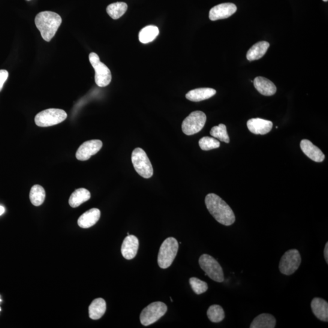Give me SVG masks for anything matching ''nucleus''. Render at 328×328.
<instances>
[{
  "instance_id": "1",
  "label": "nucleus",
  "mask_w": 328,
  "mask_h": 328,
  "mask_svg": "<svg viewBox=\"0 0 328 328\" xmlns=\"http://www.w3.org/2000/svg\"><path fill=\"white\" fill-rule=\"evenodd\" d=\"M205 203L210 214L219 223L229 226L236 222V215L232 209L217 195H207Z\"/></svg>"
},
{
  "instance_id": "2",
  "label": "nucleus",
  "mask_w": 328,
  "mask_h": 328,
  "mask_svg": "<svg viewBox=\"0 0 328 328\" xmlns=\"http://www.w3.org/2000/svg\"><path fill=\"white\" fill-rule=\"evenodd\" d=\"M62 22L61 17L51 11L41 12L35 19L36 27L40 31L43 40L48 42L52 40Z\"/></svg>"
},
{
  "instance_id": "3",
  "label": "nucleus",
  "mask_w": 328,
  "mask_h": 328,
  "mask_svg": "<svg viewBox=\"0 0 328 328\" xmlns=\"http://www.w3.org/2000/svg\"><path fill=\"white\" fill-rule=\"evenodd\" d=\"M179 249L177 241L173 237L168 238L162 244L159 249L158 263L162 269L169 267L175 258Z\"/></svg>"
},
{
  "instance_id": "4",
  "label": "nucleus",
  "mask_w": 328,
  "mask_h": 328,
  "mask_svg": "<svg viewBox=\"0 0 328 328\" xmlns=\"http://www.w3.org/2000/svg\"><path fill=\"white\" fill-rule=\"evenodd\" d=\"M199 264L205 275L209 276L213 281L218 283L223 282L224 276L223 270L214 258L208 254H203L199 259Z\"/></svg>"
},
{
  "instance_id": "5",
  "label": "nucleus",
  "mask_w": 328,
  "mask_h": 328,
  "mask_svg": "<svg viewBox=\"0 0 328 328\" xmlns=\"http://www.w3.org/2000/svg\"><path fill=\"white\" fill-rule=\"evenodd\" d=\"M67 118V114L64 110L50 108L38 113L35 117V122L40 127H48L59 124Z\"/></svg>"
},
{
  "instance_id": "6",
  "label": "nucleus",
  "mask_w": 328,
  "mask_h": 328,
  "mask_svg": "<svg viewBox=\"0 0 328 328\" xmlns=\"http://www.w3.org/2000/svg\"><path fill=\"white\" fill-rule=\"evenodd\" d=\"M131 161L135 170L140 176L148 179L153 174V168L151 162L146 153L140 148L133 150L131 155Z\"/></svg>"
},
{
  "instance_id": "7",
  "label": "nucleus",
  "mask_w": 328,
  "mask_h": 328,
  "mask_svg": "<svg viewBox=\"0 0 328 328\" xmlns=\"http://www.w3.org/2000/svg\"><path fill=\"white\" fill-rule=\"evenodd\" d=\"M89 60L95 71V82L100 87L107 86L111 83V76L110 69L104 63L101 62L98 54L91 53L89 55Z\"/></svg>"
},
{
  "instance_id": "8",
  "label": "nucleus",
  "mask_w": 328,
  "mask_h": 328,
  "mask_svg": "<svg viewBox=\"0 0 328 328\" xmlns=\"http://www.w3.org/2000/svg\"><path fill=\"white\" fill-rule=\"evenodd\" d=\"M302 263V257L297 249H290L282 256L279 264V271L283 274L291 275L297 271Z\"/></svg>"
},
{
  "instance_id": "9",
  "label": "nucleus",
  "mask_w": 328,
  "mask_h": 328,
  "mask_svg": "<svg viewBox=\"0 0 328 328\" xmlns=\"http://www.w3.org/2000/svg\"><path fill=\"white\" fill-rule=\"evenodd\" d=\"M167 311V306L165 303L156 302L150 304L143 309L140 315V320L144 326H149L160 319Z\"/></svg>"
},
{
  "instance_id": "10",
  "label": "nucleus",
  "mask_w": 328,
  "mask_h": 328,
  "mask_svg": "<svg viewBox=\"0 0 328 328\" xmlns=\"http://www.w3.org/2000/svg\"><path fill=\"white\" fill-rule=\"evenodd\" d=\"M207 120L205 113L201 111H196L183 120L182 124L183 133L186 135H194L204 128Z\"/></svg>"
},
{
  "instance_id": "11",
  "label": "nucleus",
  "mask_w": 328,
  "mask_h": 328,
  "mask_svg": "<svg viewBox=\"0 0 328 328\" xmlns=\"http://www.w3.org/2000/svg\"><path fill=\"white\" fill-rule=\"evenodd\" d=\"M103 144L100 140H90L80 146L76 153L78 160L85 161L88 160L92 156L98 153L102 149Z\"/></svg>"
},
{
  "instance_id": "12",
  "label": "nucleus",
  "mask_w": 328,
  "mask_h": 328,
  "mask_svg": "<svg viewBox=\"0 0 328 328\" xmlns=\"http://www.w3.org/2000/svg\"><path fill=\"white\" fill-rule=\"evenodd\" d=\"M237 10L236 5L231 3L218 5L210 10L209 19L212 21L227 19L236 13Z\"/></svg>"
},
{
  "instance_id": "13",
  "label": "nucleus",
  "mask_w": 328,
  "mask_h": 328,
  "mask_svg": "<svg viewBox=\"0 0 328 328\" xmlns=\"http://www.w3.org/2000/svg\"><path fill=\"white\" fill-rule=\"evenodd\" d=\"M139 240L136 236L129 235L123 240L121 247V252L126 260H132L137 255L139 249Z\"/></svg>"
},
{
  "instance_id": "14",
  "label": "nucleus",
  "mask_w": 328,
  "mask_h": 328,
  "mask_svg": "<svg viewBox=\"0 0 328 328\" xmlns=\"http://www.w3.org/2000/svg\"><path fill=\"white\" fill-rule=\"evenodd\" d=\"M247 126L253 134L264 135L271 131L273 123L270 120L253 118L248 120Z\"/></svg>"
},
{
  "instance_id": "15",
  "label": "nucleus",
  "mask_w": 328,
  "mask_h": 328,
  "mask_svg": "<svg viewBox=\"0 0 328 328\" xmlns=\"http://www.w3.org/2000/svg\"><path fill=\"white\" fill-rule=\"evenodd\" d=\"M300 148L305 155L311 160L317 162H321L324 161L325 156L323 153L317 146L314 145L311 141L307 139L302 140L300 143Z\"/></svg>"
},
{
  "instance_id": "16",
  "label": "nucleus",
  "mask_w": 328,
  "mask_h": 328,
  "mask_svg": "<svg viewBox=\"0 0 328 328\" xmlns=\"http://www.w3.org/2000/svg\"><path fill=\"white\" fill-rule=\"evenodd\" d=\"M100 217V210L93 208L81 215L78 219L77 223L81 228H88L97 223Z\"/></svg>"
},
{
  "instance_id": "17",
  "label": "nucleus",
  "mask_w": 328,
  "mask_h": 328,
  "mask_svg": "<svg viewBox=\"0 0 328 328\" xmlns=\"http://www.w3.org/2000/svg\"><path fill=\"white\" fill-rule=\"evenodd\" d=\"M311 306L316 317L321 321H328V303L326 300L315 297L312 300Z\"/></svg>"
},
{
  "instance_id": "18",
  "label": "nucleus",
  "mask_w": 328,
  "mask_h": 328,
  "mask_svg": "<svg viewBox=\"0 0 328 328\" xmlns=\"http://www.w3.org/2000/svg\"><path fill=\"white\" fill-rule=\"evenodd\" d=\"M254 86L262 95L270 96L275 94L276 88L271 81L263 77H256L254 80Z\"/></svg>"
},
{
  "instance_id": "19",
  "label": "nucleus",
  "mask_w": 328,
  "mask_h": 328,
  "mask_svg": "<svg viewBox=\"0 0 328 328\" xmlns=\"http://www.w3.org/2000/svg\"><path fill=\"white\" fill-rule=\"evenodd\" d=\"M216 93V90L209 88H201L191 90L185 97L192 102H200L211 98Z\"/></svg>"
},
{
  "instance_id": "20",
  "label": "nucleus",
  "mask_w": 328,
  "mask_h": 328,
  "mask_svg": "<svg viewBox=\"0 0 328 328\" xmlns=\"http://www.w3.org/2000/svg\"><path fill=\"white\" fill-rule=\"evenodd\" d=\"M270 44L268 42L262 41L253 45L247 53V59L249 61H254L258 60L264 56L269 48Z\"/></svg>"
},
{
  "instance_id": "21",
  "label": "nucleus",
  "mask_w": 328,
  "mask_h": 328,
  "mask_svg": "<svg viewBox=\"0 0 328 328\" xmlns=\"http://www.w3.org/2000/svg\"><path fill=\"white\" fill-rule=\"evenodd\" d=\"M107 304L105 300L99 298L92 301L89 307V317L92 320H99L105 314Z\"/></svg>"
},
{
  "instance_id": "22",
  "label": "nucleus",
  "mask_w": 328,
  "mask_h": 328,
  "mask_svg": "<svg viewBox=\"0 0 328 328\" xmlns=\"http://www.w3.org/2000/svg\"><path fill=\"white\" fill-rule=\"evenodd\" d=\"M276 319L269 314H261L256 317L252 321L251 328H274L276 326Z\"/></svg>"
},
{
  "instance_id": "23",
  "label": "nucleus",
  "mask_w": 328,
  "mask_h": 328,
  "mask_svg": "<svg viewBox=\"0 0 328 328\" xmlns=\"http://www.w3.org/2000/svg\"><path fill=\"white\" fill-rule=\"evenodd\" d=\"M91 198V194L85 189L80 188L75 191L71 195L69 204L73 208H76Z\"/></svg>"
},
{
  "instance_id": "24",
  "label": "nucleus",
  "mask_w": 328,
  "mask_h": 328,
  "mask_svg": "<svg viewBox=\"0 0 328 328\" xmlns=\"http://www.w3.org/2000/svg\"><path fill=\"white\" fill-rule=\"evenodd\" d=\"M159 34L157 26L150 25L144 28L139 32V39L141 43L147 44L155 40Z\"/></svg>"
},
{
  "instance_id": "25",
  "label": "nucleus",
  "mask_w": 328,
  "mask_h": 328,
  "mask_svg": "<svg viewBox=\"0 0 328 328\" xmlns=\"http://www.w3.org/2000/svg\"><path fill=\"white\" fill-rule=\"evenodd\" d=\"M46 193L43 186L35 185L30 192L29 198L31 203L35 206H40L44 203Z\"/></svg>"
},
{
  "instance_id": "26",
  "label": "nucleus",
  "mask_w": 328,
  "mask_h": 328,
  "mask_svg": "<svg viewBox=\"0 0 328 328\" xmlns=\"http://www.w3.org/2000/svg\"><path fill=\"white\" fill-rule=\"evenodd\" d=\"M127 9L128 6L125 3L117 2L108 6L107 12L113 19L117 20L126 13Z\"/></svg>"
},
{
  "instance_id": "27",
  "label": "nucleus",
  "mask_w": 328,
  "mask_h": 328,
  "mask_svg": "<svg viewBox=\"0 0 328 328\" xmlns=\"http://www.w3.org/2000/svg\"><path fill=\"white\" fill-rule=\"evenodd\" d=\"M207 317L213 323H219L224 320L225 313L221 306L213 305L210 306L207 312Z\"/></svg>"
},
{
  "instance_id": "28",
  "label": "nucleus",
  "mask_w": 328,
  "mask_h": 328,
  "mask_svg": "<svg viewBox=\"0 0 328 328\" xmlns=\"http://www.w3.org/2000/svg\"><path fill=\"white\" fill-rule=\"evenodd\" d=\"M210 135L213 137L222 141L225 143H230V138L228 136L226 126L224 124H219L218 126H213L210 132Z\"/></svg>"
},
{
  "instance_id": "29",
  "label": "nucleus",
  "mask_w": 328,
  "mask_h": 328,
  "mask_svg": "<svg viewBox=\"0 0 328 328\" xmlns=\"http://www.w3.org/2000/svg\"><path fill=\"white\" fill-rule=\"evenodd\" d=\"M190 285L194 293L197 295L202 294L208 290V285L205 282L201 280L196 277H192L189 279Z\"/></svg>"
},
{
  "instance_id": "30",
  "label": "nucleus",
  "mask_w": 328,
  "mask_h": 328,
  "mask_svg": "<svg viewBox=\"0 0 328 328\" xmlns=\"http://www.w3.org/2000/svg\"><path fill=\"white\" fill-rule=\"evenodd\" d=\"M200 148L204 151L218 149L220 147V143L213 137H204L199 141Z\"/></svg>"
},
{
  "instance_id": "31",
  "label": "nucleus",
  "mask_w": 328,
  "mask_h": 328,
  "mask_svg": "<svg viewBox=\"0 0 328 328\" xmlns=\"http://www.w3.org/2000/svg\"><path fill=\"white\" fill-rule=\"evenodd\" d=\"M8 77L9 73L8 71L0 70V91H2L3 88H4V84L6 81L7 80Z\"/></svg>"
},
{
  "instance_id": "32",
  "label": "nucleus",
  "mask_w": 328,
  "mask_h": 328,
  "mask_svg": "<svg viewBox=\"0 0 328 328\" xmlns=\"http://www.w3.org/2000/svg\"><path fill=\"white\" fill-rule=\"evenodd\" d=\"M324 257L325 261H326V263L328 264V243H326L325 245V248L324 249Z\"/></svg>"
},
{
  "instance_id": "33",
  "label": "nucleus",
  "mask_w": 328,
  "mask_h": 328,
  "mask_svg": "<svg viewBox=\"0 0 328 328\" xmlns=\"http://www.w3.org/2000/svg\"><path fill=\"white\" fill-rule=\"evenodd\" d=\"M5 212V209L4 208V207L0 206V216L4 214Z\"/></svg>"
},
{
  "instance_id": "34",
  "label": "nucleus",
  "mask_w": 328,
  "mask_h": 328,
  "mask_svg": "<svg viewBox=\"0 0 328 328\" xmlns=\"http://www.w3.org/2000/svg\"><path fill=\"white\" fill-rule=\"evenodd\" d=\"M323 1L324 2H326L328 1V0H323Z\"/></svg>"
},
{
  "instance_id": "35",
  "label": "nucleus",
  "mask_w": 328,
  "mask_h": 328,
  "mask_svg": "<svg viewBox=\"0 0 328 328\" xmlns=\"http://www.w3.org/2000/svg\"><path fill=\"white\" fill-rule=\"evenodd\" d=\"M2 302V300H1V299H0V302Z\"/></svg>"
},
{
  "instance_id": "36",
  "label": "nucleus",
  "mask_w": 328,
  "mask_h": 328,
  "mask_svg": "<svg viewBox=\"0 0 328 328\" xmlns=\"http://www.w3.org/2000/svg\"><path fill=\"white\" fill-rule=\"evenodd\" d=\"M0 311H1V308H0Z\"/></svg>"
}]
</instances>
